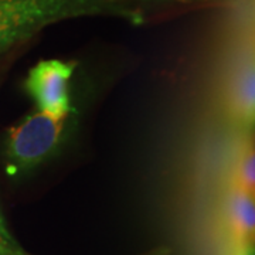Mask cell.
<instances>
[{
	"mask_svg": "<svg viewBox=\"0 0 255 255\" xmlns=\"http://www.w3.org/2000/svg\"><path fill=\"white\" fill-rule=\"evenodd\" d=\"M95 16L145 23L143 11L129 0H0V53L54 23Z\"/></svg>",
	"mask_w": 255,
	"mask_h": 255,
	"instance_id": "1",
	"label": "cell"
},
{
	"mask_svg": "<svg viewBox=\"0 0 255 255\" xmlns=\"http://www.w3.org/2000/svg\"><path fill=\"white\" fill-rule=\"evenodd\" d=\"M65 121L37 110L11 128L4 142L7 173H30L55 155L63 140Z\"/></svg>",
	"mask_w": 255,
	"mask_h": 255,
	"instance_id": "2",
	"label": "cell"
},
{
	"mask_svg": "<svg viewBox=\"0 0 255 255\" xmlns=\"http://www.w3.org/2000/svg\"><path fill=\"white\" fill-rule=\"evenodd\" d=\"M74 70V63L43 60L28 71L24 87L37 110L55 118H68L73 108L70 81Z\"/></svg>",
	"mask_w": 255,
	"mask_h": 255,
	"instance_id": "3",
	"label": "cell"
},
{
	"mask_svg": "<svg viewBox=\"0 0 255 255\" xmlns=\"http://www.w3.org/2000/svg\"><path fill=\"white\" fill-rule=\"evenodd\" d=\"M227 231L237 246L253 243L255 227L254 194L233 186L224 203Z\"/></svg>",
	"mask_w": 255,
	"mask_h": 255,
	"instance_id": "4",
	"label": "cell"
},
{
	"mask_svg": "<svg viewBox=\"0 0 255 255\" xmlns=\"http://www.w3.org/2000/svg\"><path fill=\"white\" fill-rule=\"evenodd\" d=\"M254 150L247 146L234 166V187L254 194Z\"/></svg>",
	"mask_w": 255,
	"mask_h": 255,
	"instance_id": "5",
	"label": "cell"
},
{
	"mask_svg": "<svg viewBox=\"0 0 255 255\" xmlns=\"http://www.w3.org/2000/svg\"><path fill=\"white\" fill-rule=\"evenodd\" d=\"M0 255H31L16 241L0 209Z\"/></svg>",
	"mask_w": 255,
	"mask_h": 255,
	"instance_id": "6",
	"label": "cell"
},
{
	"mask_svg": "<svg viewBox=\"0 0 255 255\" xmlns=\"http://www.w3.org/2000/svg\"><path fill=\"white\" fill-rule=\"evenodd\" d=\"M234 255H254V244L253 243H247L241 246L236 247Z\"/></svg>",
	"mask_w": 255,
	"mask_h": 255,
	"instance_id": "7",
	"label": "cell"
},
{
	"mask_svg": "<svg viewBox=\"0 0 255 255\" xmlns=\"http://www.w3.org/2000/svg\"><path fill=\"white\" fill-rule=\"evenodd\" d=\"M143 1H160V0H143Z\"/></svg>",
	"mask_w": 255,
	"mask_h": 255,
	"instance_id": "8",
	"label": "cell"
}]
</instances>
